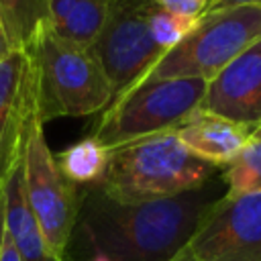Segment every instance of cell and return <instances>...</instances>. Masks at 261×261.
I'll return each instance as SVG.
<instances>
[{"mask_svg": "<svg viewBox=\"0 0 261 261\" xmlns=\"http://www.w3.org/2000/svg\"><path fill=\"white\" fill-rule=\"evenodd\" d=\"M224 194L220 173L198 190L139 204L114 202L98 186H88L71 241H84L110 261H171Z\"/></svg>", "mask_w": 261, "mask_h": 261, "instance_id": "cell-1", "label": "cell"}, {"mask_svg": "<svg viewBox=\"0 0 261 261\" xmlns=\"http://www.w3.org/2000/svg\"><path fill=\"white\" fill-rule=\"evenodd\" d=\"M218 171L192 155L171 130L110 151L98 188L114 202L139 204L198 190Z\"/></svg>", "mask_w": 261, "mask_h": 261, "instance_id": "cell-2", "label": "cell"}, {"mask_svg": "<svg viewBox=\"0 0 261 261\" xmlns=\"http://www.w3.org/2000/svg\"><path fill=\"white\" fill-rule=\"evenodd\" d=\"M37 116L43 124L63 116H90L106 110L114 98L112 88L90 49L63 43L43 27L27 49Z\"/></svg>", "mask_w": 261, "mask_h": 261, "instance_id": "cell-3", "label": "cell"}, {"mask_svg": "<svg viewBox=\"0 0 261 261\" xmlns=\"http://www.w3.org/2000/svg\"><path fill=\"white\" fill-rule=\"evenodd\" d=\"M206 86L208 82L198 77L143 82L114 98L100 112L90 137L110 153L118 147L177 130L198 112Z\"/></svg>", "mask_w": 261, "mask_h": 261, "instance_id": "cell-4", "label": "cell"}, {"mask_svg": "<svg viewBox=\"0 0 261 261\" xmlns=\"http://www.w3.org/2000/svg\"><path fill=\"white\" fill-rule=\"evenodd\" d=\"M257 41H261L259 4L206 10L198 27L179 45L169 49L139 84L171 77H198L210 82Z\"/></svg>", "mask_w": 261, "mask_h": 261, "instance_id": "cell-5", "label": "cell"}, {"mask_svg": "<svg viewBox=\"0 0 261 261\" xmlns=\"http://www.w3.org/2000/svg\"><path fill=\"white\" fill-rule=\"evenodd\" d=\"M153 8V0H110L106 24L90 47L114 98L137 86L165 53L149 29Z\"/></svg>", "mask_w": 261, "mask_h": 261, "instance_id": "cell-6", "label": "cell"}, {"mask_svg": "<svg viewBox=\"0 0 261 261\" xmlns=\"http://www.w3.org/2000/svg\"><path fill=\"white\" fill-rule=\"evenodd\" d=\"M43 122L31 128L24 147V194L39 228L55 255L67 257L82 194L59 169L51 153Z\"/></svg>", "mask_w": 261, "mask_h": 261, "instance_id": "cell-7", "label": "cell"}, {"mask_svg": "<svg viewBox=\"0 0 261 261\" xmlns=\"http://www.w3.org/2000/svg\"><path fill=\"white\" fill-rule=\"evenodd\" d=\"M186 249L194 261H261V192L224 194Z\"/></svg>", "mask_w": 261, "mask_h": 261, "instance_id": "cell-8", "label": "cell"}, {"mask_svg": "<svg viewBox=\"0 0 261 261\" xmlns=\"http://www.w3.org/2000/svg\"><path fill=\"white\" fill-rule=\"evenodd\" d=\"M37 120L29 55L27 51H10L0 61V194L24 157L27 139Z\"/></svg>", "mask_w": 261, "mask_h": 261, "instance_id": "cell-9", "label": "cell"}, {"mask_svg": "<svg viewBox=\"0 0 261 261\" xmlns=\"http://www.w3.org/2000/svg\"><path fill=\"white\" fill-rule=\"evenodd\" d=\"M198 110L251 128L261 126V41L247 47L208 82Z\"/></svg>", "mask_w": 261, "mask_h": 261, "instance_id": "cell-10", "label": "cell"}, {"mask_svg": "<svg viewBox=\"0 0 261 261\" xmlns=\"http://www.w3.org/2000/svg\"><path fill=\"white\" fill-rule=\"evenodd\" d=\"M253 130L251 126L198 110L175 130V135L192 155L216 169H224L243 151Z\"/></svg>", "mask_w": 261, "mask_h": 261, "instance_id": "cell-11", "label": "cell"}, {"mask_svg": "<svg viewBox=\"0 0 261 261\" xmlns=\"http://www.w3.org/2000/svg\"><path fill=\"white\" fill-rule=\"evenodd\" d=\"M4 220L22 261H71L53 253L35 220L24 194V157L12 169L4 188Z\"/></svg>", "mask_w": 261, "mask_h": 261, "instance_id": "cell-12", "label": "cell"}, {"mask_svg": "<svg viewBox=\"0 0 261 261\" xmlns=\"http://www.w3.org/2000/svg\"><path fill=\"white\" fill-rule=\"evenodd\" d=\"M49 29L57 39L77 49H90L100 37L110 0H47Z\"/></svg>", "mask_w": 261, "mask_h": 261, "instance_id": "cell-13", "label": "cell"}, {"mask_svg": "<svg viewBox=\"0 0 261 261\" xmlns=\"http://www.w3.org/2000/svg\"><path fill=\"white\" fill-rule=\"evenodd\" d=\"M0 20L12 51H27L39 31L49 24L47 0H0Z\"/></svg>", "mask_w": 261, "mask_h": 261, "instance_id": "cell-14", "label": "cell"}, {"mask_svg": "<svg viewBox=\"0 0 261 261\" xmlns=\"http://www.w3.org/2000/svg\"><path fill=\"white\" fill-rule=\"evenodd\" d=\"M108 151L94 139L86 137L63 151L55 153L61 173L75 186H98L108 167Z\"/></svg>", "mask_w": 261, "mask_h": 261, "instance_id": "cell-15", "label": "cell"}, {"mask_svg": "<svg viewBox=\"0 0 261 261\" xmlns=\"http://www.w3.org/2000/svg\"><path fill=\"white\" fill-rule=\"evenodd\" d=\"M220 177L226 186V196L261 192V126L253 130L234 161L220 169Z\"/></svg>", "mask_w": 261, "mask_h": 261, "instance_id": "cell-16", "label": "cell"}, {"mask_svg": "<svg viewBox=\"0 0 261 261\" xmlns=\"http://www.w3.org/2000/svg\"><path fill=\"white\" fill-rule=\"evenodd\" d=\"M200 18L202 16H179V14H173V12H167L155 6L149 18V29H151L153 41L167 53L169 49L179 45L198 27Z\"/></svg>", "mask_w": 261, "mask_h": 261, "instance_id": "cell-17", "label": "cell"}, {"mask_svg": "<svg viewBox=\"0 0 261 261\" xmlns=\"http://www.w3.org/2000/svg\"><path fill=\"white\" fill-rule=\"evenodd\" d=\"M155 6L179 14V16H202L212 0H153Z\"/></svg>", "mask_w": 261, "mask_h": 261, "instance_id": "cell-18", "label": "cell"}, {"mask_svg": "<svg viewBox=\"0 0 261 261\" xmlns=\"http://www.w3.org/2000/svg\"><path fill=\"white\" fill-rule=\"evenodd\" d=\"M0 261H22L8 230H4V239H2V247H0Z\"/></svg>", "mask_w": 261, "mask_h": 261, "instance_id": "cell-19", "label": "cell"}, {"mask_svg": "<svg viewBox=\"0 0 261 261\" xmlns=\"http://www.w3.org/2000/svg\"><path fill=\"white\" fill-rule=\"evenodd\" d=\"M243 4H259L261 6V0H212L208 10H214V8H230V6H243Z\"/></svg>", "mask_w": 261, "mask_h": 261, "instance_id": "cell-20", "label": "cell"}, {"mask_svg": "<svg viewBox=\"0 0 261 261\" xmlns=\"http://www.w3.org/2000/svg\"><path fill=\"white\" fill-rule=\"evenodd\" d=\"M10 43H8V37H6V31H4V24L0 20V61L10 53Z\"/></svg>", "mask_w": 261, "mask_h": 261, "instance_id": "cell-21", "label": "cell"}, {"mask_svg": "<svg viewBox=\"0 0 261 261\" xmlns=\"http://www.w3.org/2000/svg\"><path fill=\"white\" fill-rule=\"evenodd\" d=\"M4 230H6V220H4V194H0V247H2Z\"/></svg>", "mask_w": 261, "mask_h": 261, "instance_id": "cell-22", "label": "cell"}, {"mask_svg": "<svg viewBox=\"0 0 261 261\" xmlns=\"http://www.w3.org/2000/svg\"><path fill=\"white\" fill-rule=\"evenodd\" d=\"M171 261H194V259H192V255L188 253V249H184V251H181L177 257H173Z\"/></svg>", "mask_w": 261, "mask_h": 261, "instance_id": "cell-23", "label": "cell"}, {"mask_svg": "<svg viewBox=\"0 0 261 261\" xmlns=\"http://www.w3.org/2000/svg\"><path fill=\"white\" fill-rule=\"evenodd\" d=\"M90 261H110V259H106L104 255H92V259Z\"/></svg>", "mask_w": 261, "mask_h": 261, "instance_id": "cell-24", "label": "cell"}]
</instances>
